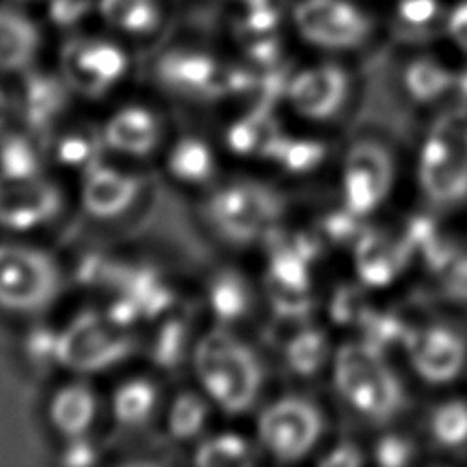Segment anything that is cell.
<instances>
[{
    "label": "cell",
    "mask_w": 467,
    "mask_h": 467,
    "mask_svg": "<svg viewBox=\"0 0 467 467\" xmlns=\"http://www.w3.org/2000/svg\"><path fill=\"white\" fill-rule=\"evenodd\" d=\"M337 394L350 412L365 422L386 424L402 412L406 391L386 350L365 340H350L332 357Z\"/></svg>",
    "instance_id": "6da1fadb"
},
{
    "label": "cell",
    "mask_w": 467,
    "mask_h": 467,
    "mask_svg": "<svg viewBox=\"0 0 467 467\" xmlns=\"http://www.w3.org/2000/svg\"><path fill=\"white\" fill-rule=\"evenodd\" d=\"M191 353L197 381L223 412H246L256 402L263 388V367L240 338L215 328L199 338Z\"/></svg>",
    "instance_id": "7a4b0ae2"
},
{
    "label": "cell",
    "mask_w": 467,
    "mask_h": 467,
    "mask_svg": "<svg viewBox=\"0 0 467 467\" xmlns=\"http://www.w3.org/2000/svg\"><path fill=\"white\" fill-rule=\"evenodd\" d=\"M281 199L258 181H230L213 191L205 203V215L213 230L234 244L266 242L277 228Z\"/></svg>",
    "instance_id": "3957f363"
},
{
    "label": "cell",
    "mask_w": 467,
    "mask_h": 467,
    "mask_svg": "<svg viewBox=\"0 0 467 467\" xmlns=\"http://www.w3.org/2000/svg\"><path fill=\"white\" fill-rule=\"evenodd\" d=\"M154 74L166 90L191 101L253 95L256 82V72L223 66L212 54L193 47L169 49L156 62Z\"/></svg>",
    "instance_id": "277c9868"
},
{
    "label": "cell",
    "mask_w": 467,
    "mask_h": 467,
    "mask_svg": "<svg viewBox=\"0 0 467 467\" xmlns=\"http://www.w3.org/2000/svg\"><path fill=\"white\" fill-rule=\"evenodd\" d=\"M416 181L424 199L435 207L467 202V123L445 121L432 128L419 148Z\"/></svg>",
    "instance_id": "5b68a950"
},
{
    "label": "cell",
    "mask_w": 467,
    "mask_h": 467,
    "mask_svg": "<svg viewBox=\"0 0 467 467\" xmlns=\"http://www.w3.org/2000/svg\"><path fill=\"white\" fill-rule=\"evenodd\" d=\"M398 161L394 150L378 138H363L347 150L340 166L343 205L358 218H369L394 193Z\"/></svg>",
    "instance_id": "8992f818"
},
{
    "label": "cell",
    "mask_w": 467,
    "mask_h": 467,
    "mask_svg": "<svg viewBox=\"0 0 467 467\" xmlns=\"http://www.w3.org/2000/svg\"><path fill=\"white\" fill-rule=\"evenodd\" d=\"M133 350L130 328L105 312H85L60 330L57 363L77 373H97L121 363Z\"/></svg>",
    "instance_id": "52a82bcc"
},
{
    "label": "cell",
    "mask_w": 467,
    "mask_h": 467,
    "mask_svg": "<svg viewBox=\"0 0 467 467\" xmlns=\"http://www.w3.org/2000/svg\"><path fill=\"white\" fill-rule=\"evenodd\" d=\"M294 23L307 44L327 52H355L375 33L373 16L355 0H299Z\"/></svg>",
    "instance_id": "ba28073f"
},
{
    "label": "cell",
    "mask_w": 467,
    "mask_h": 467,
    "mask_svg": "<svg viewBox=\"0 0 467 467\" xmlns=\"http://www.w3.org/2000/svg\"><path fill=\"white\" fill-rule=\"evenodd\" d=\"M60 273L52 258L37 248L0 244V307L11 312H37L56 297Z\"/></svg>",
    "instance_id": "9c48e42d"
},
{
    "label": "cell",
    "mask_w": 467,
    "mask_h": 467,
    "mask_svg": "<svg viewBox=\"0 0 467 467\" xmlns=\"http://www.w3.org/2000/svg\"><path fill=\"white\" fill-rule=\"evenodd\" d=\"M402 347L416 379L431 388L451 386L467 371V337L451 324L410 327Z\"/></svg>",
    "instance_id": "30bf717a"
},
{
    "label": "cell",
    "mask_w": 467,
    "mask_h": 467,
    "mask_svg": "<svg viewBox=\"0 0 467 467\" xmlns=\"http://www.w3.org/2000/svg\"><path fill=\"white\" fill-rule=\"evenodd\" d=\"M324 431L318 408L304 398L287 396L265 408L256 424L258 441L275 460L299 462L314 451Z\"/></svg>",
    "instance_id": "8fae6325"
},
{
    "label": "cell",
    "mask_w": 467,
    "mask_h": 467,
    "mask_svg": "<svg viewBox=\"0 0 467 467\" xmlns=\"http://www.w3.org/2000/svg\"><path fill=\"white\" fill-rule=\"evenodd\" d=\"M64 82L82 97L99 99L119 85L130 68L125 49L113 41L78 37L64 46L60 56Z\"/></svg>",
    "instance_id": "7c38bea8"
},
{
    "label": "cell",
    "mask_w": 467,
    "mask_h": 467,
    "mask_svg": "<svg viewBox=\"0 0 467 467\" xmlns=\"http://www.w3.org/2000/svg\"><path fill=\"white\" fill-rule=\"evenodd\" d=\"M269 266H266V297L281 318L302 320L314 307L312 294V261L299 253L281 236L279 230L271 234Z\"/></svg>",
    "instance_id": "4fadbf2b"
},
{
    "label": "cell",
    "mask_w": 467,
    "mask_h": 467,
    "mask_svg": "<svg viewBox=\"0 0 467 467\" xmlns=\"http://www.w3.org/2000/svg\"><path fill=\"white\" fill-rule=\"evenodd\" d=\"M353 95L348 72L338 64H316L289 78L285 99L299 117L330 121L345 111Z\"/></svg>",
    "instance_id": "5bb4252c"
},
{
    "label": "cell",
    "mask_w": 467,
    "mask_h": 467,
    "mask_svg": "<svg viewBox=\"0 0 467 467\" xmlns=\"http://www.w3.org/2000/svg\"><path fill=\"white\" fill-rule=\"evenodd\" d=\"M62 210V195L39 177L13 179L0 174V226L31 232L46 226Z\"/></svg>",
    "instance_id": "9a60e30c"
},
{
    "label": "cell",
    "mask_w": 467,
    "mask_h": 467,
    "mask_svg": "<svg viewBox=\"0 0 467 467\" xmlns=\"http://www.w3.org/2000/svg\"><path fill=\"white\" fill-rule=\"evenodd\" d=\"M412 261V253L400 236L363 230L353 242V266L365 289H386Z\"/></svg>",
    "instance_id": "2e32d148"
},
{
    "label": "cell",
    "mask_w": 467,
    "mask_h": 467,
    "mask_svg": "<svg viewBox=\"0 0 467 467\" xmlns=\"http://www.w3.org/2000/svg\"><path fill=\"white\" fill-rule=\"evenodd\" d=\"M140 193V182L109 166H95L82 182V205L95 218L109 220L128 212Z\"/></svg>",
    "instance_id": "e0dca14e"
},
{
    "label": "cell",
    "mask_w": 467,
    "mask_h": 467,
    "mask_svg": "<svg viewBox=\"0 0 467 467\" xmlns=\"http://www.w3.org/2000/svg\"><path fill=\"white\" fill-rule=\"evenodd\" d=\"M107 148L125 156H146L161 141V121L140 105H128L115 111L103 130Z\"/></svg>",
    "instance_id": "ac0fdd59"
},
{
    "label": "cell",
    "mask_w": 467,
    "mask_h": 467,
    "mask_svg": "<svg viewBox=\"0 0 467 467\" xmlns=\"http://www.w3.org/2000/svg\"><path fill=\"white\" fill-rule=\"evenodd\" d=\"M400 85L412 105L431 107L451 97L455 72L435 56H414L402 66Z\"/></svg>",
    "instance_id": "d6986e66"
},
{
    "label": "cell",
    "mask_w": 467,
    "mask_h": 467,
    "mask_svg": "<svg viewBox=\"0 0 467 467\" xmlns=\"http://www.w3.org/2000/svg\"><path fill=\"white\" fill-rule=\"evenodd\" d=\"M49 422L66 439L87 435L99 414V398L85 383H68L49 400Z\"/></svg>",
    "instance_id": "ffe728a7"
},
{
    "label": "cell",
    "mask_w": 467,
    "mask_h": 467,
    "mask_svg": "<svg viewBox=\"0 0 467 467\" xmlns=\"http://www.w3.org/2000/svg\"><path fill=\"white\" fill-rule=\"evenodd\" d=\"M115 294H125L138 304L144 320H156L172 307L174 294L161 275L148 266H119L113 285Z\"/></svg>",
    "instance_id": "44dd1931"
},
{
    "label": "cell",
    "mask_w": 467,
    "mask_h": 467,
    "mask_svg": "<svg viewBox=\"0 0 467 467\" xmlns=\"http://www.w3.org/2000/svg\"><path fill=\"white\" fill-rule=\"evenodd\" d=\"M283 138L271 109L254 107L253 111L238 117L226 130V144L236 156L265 158L269 161L277 141Z\"/></svg>",
    "instance_id": "7402d4cb"
},
{
    "label": "cell",
    "mask_w": 467,
    "mask_h": 467,
    "mask_svg": "<svg viewBox=\"0 0 467 467\" xmlns=\"http://www.w3.org/2000/svg\"><path fill=\"white\" fill-rule=\"evenodd\" d=\"M66 82L49 74H29L21 90V115L31 130L41 131L52 125L66 105Z\"/></svg>",
    "instance_id": "603a6c76"
},
{
    "label": "cell",
    "mask_w": 467,
    "mask_h": 467,
    "mask_svg": "<svg viewBox=\"0 0 467 467\" xmlns=\"http://www.w3.org/2000/svg\"><path fill=\"white\" fill-rule=\"evenodd\" d=\"M431 443L445 453L467 449V400L445 398L431 408L424 419Z\"/></svg>",
    "instance_id": "cb8c5ba5"
},
{
    "label": "cell",
    "mask_w": 467,
    "mask_h": 467,
    "mask_svg": "<svg viewBox=\"0 0 467 467\" xmlns=\"http://www.w3.org/2000/svg\"><path fill=\"white\" fill-rule=\"evenodd\" d=\"M39 46V33L29 19L0 8V72H15L27 66Z\"/></svg>",
    "instance_id": "d4e9b609"
},
{
    "label": "cell",
    "mask_w": 467,
    "mask_h": 467,
    "mask_svg": "<svg viewBox=\"0 0 467 467\" xmlns=\"http://www.w3.org/2000/svg\"><path fill=\"white\" fill-rule=\"evenodd\" d=\"M285 365L297 378H316L332 358L328 335L322 328L306 327L285 343Z\"/></svg>",
    "instance_id": "484cf974"
},
{
    "label": "cell",
    "mask_w": 467,
    "mask_h": 467,
    "mask_svg": "<svg viewBox=\"0 0 467 467\" xmlns=\"http://www.w3.org/2000/svg\"><path fill=\"white\" fill-rule=\"evenodd\" d=\"M166 169L174 179L187 185H205L215 174L213 150L202 138H181L171 148Z\"/></svg>",
    "instance_id": "4316f807"
},
{
    "label": "cell",
    "mask_w": 467,
    "mask_h": 467,
    "mask_svg": "<svg viewBox=\"0 0 467 467\" xmlns=\"http://www.w3.org/2000/svg\"><path fill=\"white\" fill-rule=\"evenodd\" d=\"M158 388L148 379H130L121 383L115 389L111 400V412L113 419L121 424V427L136 429L146 424L158 406Z\"/></svg>",
    "instance_id": "83f0119b"
},
{
    "label": "cell",
    "mask_w": 467,
    "mask_h": 467,
    "mask_svg": "<svg viewBox=\"0 0 467 467\" xmlns=\"http://www.w3.org/2000/svg\"><path fill=\"white\" fill-rule=\"evenodd\" d=\"M207 306H210L215 320L222 324H232L244 318L250 306H253V294L248 283L234 271H223L215 275L207 287Z\"/></svg>",
    "instance_id": "f1b7e54d"
},
{
    "label": "cell",
    "mask_w": 467,
    "mask_h": 467,
    "mask_svg": "<svg viewBox=\"0 0 467 467\" xmlns=\"http://www.w3.org/2000/svg\"><path fill=\"white\" fill-rule=\"evenodd\" d=\"M103 19L130 36H148L161 25V6L156 0H101Z\"/></svg>",
    "instance_id": "f546056e"
},
{
    "label": "cell",
    "mask_w": 467,
    "mask_h": 467,
    "mask_svg": "<svg viewBox=\"0 0 467 467\" xmlns=\"http://www.w3.org/2000/svg\"><path fill=\"white\" fill-rule=\"evenodd\" d=\"M103 133L90 128H77L64 131L54 144V158L66 169L88 172L101 162L105 148Z\"/></svg>",
    "instance_id": "4dcf8cb0"
},
{
    "label": "cell",
    "mask_w": 467,
    "mask_h": 467,
    "mask_svg": "<svg viewBox=\"0 0 467 467\" xmlns=\"http://www.w3.org/2000/svg\"><path fill=\"white\" fill-rule=\"evenodd\" d=\"M328 156V146L320 140L283 136L269 161L289 174H310L318 171Z\"/></svg>",
    "instance_id": "1f68e13d"
},
{
    "label": "cell",
    "mask_w": 467,
    "mask_h": 467,
    "mask_svg": "<svg viewBox=\"0 0 467 467\" xmlns=\"http://www.w3.org/2000/svg\"><path fill=\"white\" fill-rule=\"evenodd\" d=\"M207 419H210V406L205 398L193 394V391H182L172 400L166 424L174 439L189 441L205 429Z\"/></svg>",
    "instance_id": "d6a6232c"
},
{
    "label": "cell",
    "mask_w": 467,
    "mask_h": 467,
    "mask_svg": "<svg viewBox=\"0 0 467 467\" xmlns=\"http://www.w3.org/2000/svg\"><path fill=\"white\" fill-rule=\"evenodd\" d=\"M41 156L37 146L21 133H8L0 138V174L3 177L25 179L39 177Z\"/></svg>",
    "instance_id": "836d02e7"
},
{
    "label": "cell",
    "mask_w": 467,
    "mask_h": 467,
    "mask_svg": "<svg viewBox=\"0 0 467 467\" xmlns=\"http://www.w3.org/2000/svg\"><path fill=\"white\" fill-rule=\"evenodd\" d=\"M189 353V324L182 318H166L158 327L150 355L162 369H174Z\"/></svg>",
    "instance_id": "e575fe53"
},
{
    "label": "cell",
    "mask_w": 467,
    "mask_h": 467,
    "mask_svg": "<svg viewBox=\"0 0 467 467\" xmlns=\"http://www.w3.org/2000/svg\"><path fill=\"white\" fill-rule=\"evenodd\" d=\"M250 445L238 432H220L205 439L195 451V463L203 467H220V465H246L250 463Z\"/></svg>",
    "instance_id": "d590c367"
},
{
    "label": "cell",
    "mask_w": 467,
    "mask_h": 467,
    "mask_svg": "<svg viewBox=\"0 0 467 467\" xmlns=\"http://www.w3.org/2000/svg\"><path fill=\"white\" fill-rule=\"evenodd\" d=\"M447 8L445 0H394L391 16L400 29L424 33L443 25Z\"/></svg>",
    "instance_id": "8d00e7d4"
},
{
    "label": "cell",
    "mask_w": 467,
    "mask_h": 467,
    "mask_svg": "<svg viewBox=\"0 0 467 467\" xmlns=\"http://www.w3.org/2000/svg\"><path fill=\"white\" fill-rule=\"evenodd\" d=\"M358 328L363 330L365 343H369L381 350H388L389 347L396 345H404L408 330H410V327L404 324L402 318H398L396 314L379 312L373 310V307L365 314V318L358 324Z\"/></svg>",
    "instance_id": "74e56055"
},
{
    "label": "cell",
    "mask_w": 467,
    "mask_h": 467,
    "mask_svg": "<svg viewBox=\"0 0 467 467\" xmlns=\"http://www.w3.org/2000/svg\"><path fill=\"white\" fill-rule=\"evenodd\" d=\"M369 310L371 307L367 306L365 287L361 283L358 285H340L332 294L328 304L330 320L338 327H358Z\"/></svg>",
    "instance_id": "f35d334b"
},
{
    "label": "cell",
    "mask_w": 467,
    "mask_h": 467,
    "mask_svg": "<svg viewBox=\"0 0 467 467\" xmlns=\"http://www.w3.org/2000/svg\"><path fill=\"white\" fill-rule=\"evenodd\" d=\"M435 273L447 296L467 302V246H451Z\"/></svg>",
    "instance_id": "ab89813d"
},
{
    "label": "cell",
    "mask_w": 467,
    "mask_h": 467,
    "mask_svg": "<svg viewBox=\"0 0 467 467\" xmlns=\"http://www.w3.org/2000/svg\"><path fill=\"white\" fill-rule=\"evenodd\" d=\"M361 220L358 215H355L350 210L343 205L337 212H330L328 215H324L320 222V234L318 236L322 240H328L332 244H350L358 238V234L363 232L361 228Z\"/></svg>",
    "instance_id": "60d3db41"
},
{
    "label": "cell",
    "mask_w": 467,
    "mask_h": 467,
    "mask_svg": "<svg viewBox=\"0 0 467 467\" xmlns=\"http://www.w3.org/2000/svg\"><path fill=\"white\" fill-rule=\"evenodd\" d=\"M238 36L242 46L246 49V56L261 66V68H265V66H275V62L279 60L281 44L277 36H275V31L240 29Z\"/></svg>",
    "instance_id": "b9f144b4"
},
{
    "label": "cell",
    "mask_w": 467,
    "mask_h": 467,
    "mask_svg": "<svg viewBox=\"0 0 467 467\" xmlns=\"http://www.w3.org/2000/svg\"><path fill=\"white\" fill-rule=\"evenodd\" d=\"M373 460L381 467H404L414 460L412 441L396 432L381 435L373 445Z\"/></svg>",
    "instance_id": "7bdbcfd3"
},
{
    "label": "cell",
    "mask_w": 467,
    "mask_h": 467,
    "mask_svg": "<svg viewBox=\"0 0 467 467\" xmlns=\"http://www.w3.org/2000/svg\"><path fill=\"white\" fill-rule=\"evenodd\" d=\"M57 343H60V332L36 328L25 340V355L39 367L57 363Z\"/></svg>",
    "instance_id": "ee69618b"
},
{
    "label": "cell",
    "mask_w": 467,
    "mask_h": 467,
    "mask_svg": "<svg viewBox=\"0 0 467 467\" xmlns=\"http://www.w3.org/2000/svg\"><path fill=\"white\" fill-rule=\"evenodd\" d=\"M119 266L99 254H88L77 266V279L82 285H113Z\"/></svg>",
    "instance_id": "f6af8a7d"
},
{
    "label": "cell",
    "mask_w": 467,
    "mask_h": 467,
    "mask_svg": "<svg viewBox=\"0 0 467 467\" xmlns=\"http://www.w3.org/2000/svg\"><path fill=\"white\" fill-rule=\"evenodd\" d=\"M443 31L449 41L467 56V0H457L447 8Z\"/></svg>",
    "instance_id": "bcb514c9"
},
{
    "label": "cell",
    "mask_w": 467,
    "mask_h": 467,
    "mask_svg": "<svg viewBox=\"0 0 467 467\" xmlns=\"http://www.w3.org/2000/svg\"><path fill=\"white\" fill-rule=\"evenodd\" d=\"M90 6H93V0H52L49 19L62 27H68V25L78 23L90 11Z\"/></svg>",
    "instance_id": "7dc6e473"
},
{
    "label": "cell",
    "mask_w": 467,
    "mask_h": 467,
    "mask_svg": "<svg viewBox=\"0 0 467 467\" xmlns=\"http://www.w3.org/2000/svg\"><path fill=\"white\" fill-rule=\"evenodd\" d=\"M97 460H99L97 447L90 443L85 435L70 439V443L66 445L62 453V463L70 467H87V465L97 463Z\"/></svg>",
    "instance_id": "c3c4849f"
},
{
    "label": "cell",
    "mask_w": 467,
    "mask_h": 467,
    "mask_svg": "<svg viewBox=\"0 0 467 467\" xmlns=\"http://www.w3.org/2000/svg\"><path fill=\"white\" fill-rule=\"evenodd\" d=\"M318 463L324 467H358L365 463V453L355 443H338L324 453Z\"/></svg>",
    "instance_id": "681fc988"
},
{
    "label": "cell",
    "mask_w": 467,
    "mask_h": 467,
    "mask_svg": "<svg viewBox=\"0 0 467 467\" xmlns=\"http://www.w3.org/2000/svg\"><path fill=\"white\" fill-rule=\"evenodd\" d=\"M15 101L8 97L3 88H0V131L6 130V125L11 123L15 115Z\"/></svg>",
    "instance_id": "f907efd6"
}]
</instances>
